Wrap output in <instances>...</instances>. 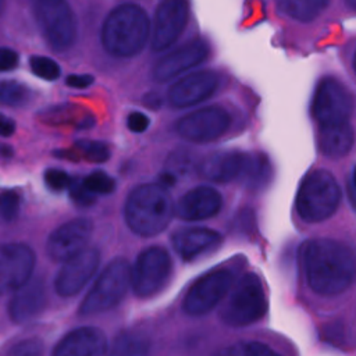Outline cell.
Listing matches in <instances>:
<instances>
[{
    "label": "cell",
    "mask_w": 356,
    "mask_h": 356,
    "mask_svg": "<svg viewBox=\"0 0 356 356\" xmlns=\"http://www.w3.org/2000/svg\"><path fill=\"white\" fill-rule=\"evenodd\" d=\"M231 124L229 114L222 107H206L186 114L177 122V132L184 139L196 143L216 140Z\"/></svg>",
    "instance_id": "8fae6325"
},
{
    "label": "cell",
    "mask_w": 356,
    "mask_h": 356,
    "mask_svg": "<svg viewBox=\"0 0 356 356\" xmlns=\"http://www.w3.org/2000/svg\"><path fill=\"white\" fill-rule=\"evenodd\" d=\"M100 254L96 249L86 248L81 253L64 261L58 271L54 286L60 296L76 295L93 277L99 267Z\"/></svg>",
    "instance_id": "9a60e30c"
},
{
    "label": "cell",
    "mask_w": 356,
    "mask_h": 356,
    "mask_svg": "<svg viewBox=\"0 0 356 356\" xmlns=\"http://www.w3.org/2000/svg\"><path fill=\"white\" fill-rule=\"evenodd\" d=\"M171 257L161 246L145 249L131 268V285L140 298H149L160 292L171 275Z\"/></svg>",
    "instance_id": "9c48e42d"
},
{
    "label": "cell",
    "mask_w": 356,
    "mask_h": 356,
    "mask_svg": "<svg viewBox=\"0 0 356 356\" xmlns=\"http://www.w3.org/2000/svg\"><path fill=\"white\" fill-rule=\"evenodd\" d=\"M193 165V156L188 150H175L165 161L161 179L165 185H174L177 178L185 177Z\"/></svg>",
    "instance_id": "83f0119b"
},
{
    "label": "cell",
    "mask_w": 356,
    "mask_h": 356,
    "mask_svg": "<svg viewBox=\"0 0 356 356\" xmlns=\"http://www.w3.org/2000/svg\"><path fill=\"white\" fill-rule=\"evenodd\" d=\"M353 188H356V167L353 168V172H352V179H350V182H349Z\"/></svg>",
    "instance_id": "f6af8a7d"
},
{
    "label": "cell",
    "mask_w": 356,
    "mask_h": 356,
    "mask_svg": "<svg viewBox=\"0 0 356 356\" xmlns=\"http://www.w3.org/2000/svg\"><path fill=\"white\" fill-rule=\"evenodd\" d=\"M253 356H280L275 350L261 342H253Z\"/></svg>",
    "instance_id": "60d3db41"
},
{
    "label": "cell",
    "mask_w": 356,
    "mask_h": 356,
    "mask_svg": "<svg viewBox=\"0 0 356 356\" xmlns=\"http://www.w3.org/2000/svg\"><path fill=\"white\" fill-rule=\"evenodd\" d=\"M209 56L206 42L196 39L181 46L175 51L164 56L153 68V78L159 82H167L182 72L199 65Z\"/></svg>",
    "instance_id": "2e32d148"
},
{
    "label": "cell",
    "mask_w": 356,
    "mask_h": 356,
    "mask_svg": "<svg viewBox=\"0 0 356 356\" xmlns=\"http://www.w3.org/2000/svg\"><path fill=\"white\" fill-rule=\"evenodd\" d=\"M232 273L227 268H216L197 278L188 289L182 309L189 316H202L214 309L232 286Z\"/></svg>",
    "instance_id": "30bf717a"
},
{
    "label": "cell",
    "mask_w": 356,
    "mask_h": 356,
    "mask_svg": "<svg viewBox=\"0 0 356 356\" xmlns=\"http://www.w3.org/2000/svg\"><path fill=\"white\" fill-rule=\"evenodd\" d=\"M35 253L24 243L0 245V293L17 291L32 275Z\"/></svg>",
    "instance_id": "7c38bea8"
},
{
    "label": "cell",
    "mask_w": 356,
    "mask_h": 356,
    "mask_svg": "<svg viewBox=\"0 0 356 356\" xmlns=\"http://www.w3.org/2000/svg\"><path fill=\"white\" fill-rule=\"evenodd\" d=\"M31 92L26 86L15 81L0 82V104L8 107H21L28 103Z\"/></svg>",
    "instance_id": "f1b7e54d"
},
{
    "label": "cell",
    "mask_w": 356,
    "mask_h": 356,
    "mask_svg": "<svg viewBox=\"0 0 356 356\" xmlns=\"http://www.w3.org/2000/svg\"><path fill=\"white\" fill-rule=\"evenodd\" d=\"M353 68H355V72H356V53H355V57H353Z\"/></svg>",
    "instance_id": "c3c4849f"
},
{
    "label": "cell",
    "mask_w": 356,
    "mask_h": 356,
    "mask_svg": "<svg viewBox=\"0 0 356 356\" xmlns=\"http://www.w3.org/2000/svg\"><path fill=\"white\" fill-rule=\"evenodd\" d=\"M129 284L131 266L125 259H114L107 264L83 298L79 313L92 316L113 309L125 296Z\"/></svg>",
    "instance_id": "8992f818"
},
{
    "label": "cell",
    "mask_w": 356,
    "mask_h": 356,
    "mask_svg": "<svg viewBox=\"0 0 356 356\" xmlns=\"http://www.w3.org/2000/svg\"><path fill=\"white\" fill-rule=\"evenodd\" d=\"M92 82H93V76L92 75H70L65 79V83L68 86H71V88H75V89L88 88Z\"/></svg>",
    "instance_id": "f35d334b"
},
{
    "label": "cell",
    "mask_w": 356,
    "mask_h": 356,
    "mask_svg": "<svg viewBox=\"0 0 356 356\" xmlns=\"http://www.w3.org/2000/svg\"><path fill=\"white\" fill-rule=\"evenodd\" d=\"M213 356H253V342H241L227 346Z\"/></svg>",
    "instance_id": "d590c367"
},
{
    "label": "cell",
    "mask_w": 356,
    "mask_h": 356,
    "mask_svg": "<svg viewBox=\"0 0 356 356\" xmlns=\"http://www.w3.org/2000/svg\"><path fill=\"white\" fill-rule=\"evenodd\" d=\"M149 18L136 4H122L114 8L102 28V43L107 53L115 57H132L146 44Z\"/></svg>",
    "instance_id": "3957f363"
},
{
    "label": "cell",
    "mask_w": 356,
    "mask_h": 356,
    "mask_svg": "<svg viewBox=\"0 0 356 356\" xmlns=\"http://www.w3.org/2000/svg\"><path fill=\"white\" fill-rule=\"evenodd\" d=\"M44 182L53 191H63L70 186L71 178L64 170L60 168H49L44 172Z\"/></svg>",
    "instance_id": "836d02e7"
},
{
    "label": "cell",
    "mask_w": 356,
    "mask_h": 356,
    "mask_svg": "<svg viewBox=\"0 0 356 356\" xmlns=\"http://www.w3.org/2000/svg\"><path fill=\"white\" fill-rule=\"evenodd\" d=\"M246 161L248 154L242 152L213 153L199 164V174L211 182H231L242 177Z\"/></svg>",
    "instance_id": "ffe728a7"
},
{
    "label": "cell",
    "mask_w": 356,
    "mask_h": 356,
    "mask_svg": "<svg viewBox=\"0 0 356 356\" xmlns=\"http://www.w3.org/2000/svg\"><path fill=\"white\" fill-rule=\"evenodd\" d=\"M11 147L10 146H7V145H0V154L3 156V157H8V156H11Z\"/></svg>",
    "instance_id": "7bdbcfd3"
},
{
    "label": "cell",
    "mask_w": 356,
    "mask_h": 356,
    "mask_svg": "<svg viewBox=\"0 0 356 356\" xmlns=\"http://www.w3.org/2000/svg\"><path fill=\"white\" fill-rule=\"evenodd\" d=\"M32 4H36V3H42V1H49V0H31Z\"/></svg>",
    "instance_id": "7dc6e473"
},
{
    "label": "cell",
    "mask_w": 356,
    "mask_h": 356,
    "mask_svg": "<svg viewBox=\"0 0 356 356\" xmlns=\"http://www.w3.org/2000/svg\"><path fill=\"white\" fill-rule=\"evenodd\" d=\"M19 211V195L14 191H4L0 193V220L10 222Z\"/></svg>",
    "instance_id": "1f68e13d"
},
{
    "label": "cell",
    "mask_w": 356,
    "mask_h": 356,
    "mask_svg": "<svg viewBox=\"0 0 356 356\" xmlns=\"http://www.w3.org/2000/svg\"><path fill=\"white\" fill-rule=\"evenodd\" d=\"M330 0H275L278 10L292 19L310 22L327 7Z\"/></svg>",
    "instance_id": "cb8c5ba5"
},
{
    "label": "cell",
    "mask_w": 356,
    "mask_h": 356,
    "mask_svg": "<svg viewBox=\"0 0 356 356\" xmlns=\"http://www.w3.org/2000/svg\"><path fill=\"white\" fill-rule=\"evenodd\" d=\"M348 193H349V199H350L353 207L356 209V188H353L350 184L348 186Z\"/></svg>",
    "instance_id": "b9f144b4"
},
{
    "label": "cell",
    "mask_w": 356,
    "mask_h": 356,
    "mask_svg": "<svg viewBox=\"0 0 356 356\" xmlns=\"http://www.w3.org/2000/svg\"><path fill=\"white\" fill-rule=\"evenodd\" d=\"M70 193L75 203L81 206H89L95 202V195L90 193L83 185V179H74L70 184Z\"/></svg>",
    "instance_id": "e575fe53"
},
{
    "label": "cell",
    "mask_w": 356,
    "mask_h": 356,
    "mask_svg": "<svg viewBox=\"0 0 356 356\" xmlns=\"http://www.w3.org/2000/svg\"><path fill=\"white\" fill-rule=\"evenodd\" d=\"M127 125L132 132H143L149 127V118L139 111H132L127 118Z\"/></svg>",
    "instance_id": "74e56055"
},
{
    "label": "cell",
    "mask_w": 356,
    "mask_h": 356,
    "mask_svg": "<svg viewBox=\"0 0 356 356\" xmlns=\"http://www.w3.org/2000/svg\"><path fill=\"white\" fill-rule=\"evenodd\" d=\"M218 86V75L214 71L192 72L168 90V102L174 107H189L210 97Z\"/></svg>",
    "instance_id": "e0dca14e"
},
{
    "label": "cell",
    "mask_w": 356,
    "mask_h": 356,
    "mask_svg": "<svg viewBox=\"0 0 356 356\" xmlns=\"http://www.w3.org/2000/svg\"><path fill=\"white\" fill-rule=\"evenodd\" d=\"M3 8H4V0H0V14H1Z\"/></svg>",
    "instance_id": "bcb514c9"
},
{
    "label": "cell",
    "mask_w": 356,
    "mask_h": 356,
    "mask_svg": "<svg viewBox=\"0 0 356 356\" xmlns=\"http://www.w3.org/2000/svg\"><path fill=\"white\" fill-rule=\"evenodd\" d=\"M355 143V132L349 122L320 127L318 146L324 156L341 159L346 156Z\"/></svg>",
    "instance_id": "603a6c76"
},
{
    "label": "cell",
    "mask_w": 356,
    "mask_h": 356,
    "mask_svg": "<svg viewBox=\"0 0 356 356\" xmlns=\"http://www.w3.org/2000/svg\"><path fill=\"white\" fill-rule=\"evenodd\" d=\"M175 211L172 200L163 185L145 184L135 188L125 202V221L140 236L160 234Z\"/></svg>",
    "instance_id": "7a4b0ae2"
},
{
    "label": "cell",
    "mask_w": 356,
    "mask_h": 356,
    "mask_svg": "<svg viewBox=\"0 0 356 356\" xmlns=\"http://www.w3.org/2000/svg\"><path fill=\"white\" fill-rule=\"evenodd\" d=\"M188 22L186 0H161L157 6L152 32V49L161 51L170 47Z\"/></svg>",
    "instance_id": "4fadbf2b"
},
{
    "label": "cell",
    "mask_w": 356,
    "mask_h": 356,
    "mask_svg": "<svg viewBox=\"0 0 356 356\" xmlns=\"http://www.w3.org/2000/svg\"><path fill=\"white\" fill-rule=\"evenodd\" d=\"M38 25L47 43L58 51L70 49L76 38V19L65 0L33 4Z\"/></svg>",
    "instance_id": "ba28073f"
},
{
    "label": "cell",
    "mask_w": 356,
    "mask_h": 356,
    "mask_svg": "<svg viewBox=\"0 0 356 356\" xmlns=\"http://www.w3.org/2000/svg\"><path fill=\"white\" fill-rule=\"evenodd\" d=\"M353 107L352 92L337 78L325 76L316 86L312 113L320 127L348 122Z\"/></svg>",
    "instance_id": "52a82bcc"
},
{
    "label": "cell",
    "mask_w": 356,
    "mask_h": 356,
    "mask_svg": "<svg viewBox=\"0 0 356 356\" xmlns=\"http://www.w3.org/2000/svg\"><path fill=\"white\" fill-rule=\"evenodd\" d=\"M43 342L38 338H26L10 348L7 356H42Z\"/></svg>",
    "instance_id": "d6a6232c"
},
{
    "label": "cell",
    "mask_w": 356,
    "mask_h": 356,
    "mask_svg": "<svg viewBox=\"0 0 356 356\" xmlns=\"http://www.w3.org/2000/svg\"><path fill=\"white\" fill-rule=\"evenodd\" d=\"M107 339L96 327H79L68 332L53 349L51 356H104Z\"/></svg>",
    "instance_id": "d6986e66"
},
{
    "label": "cell",
    "mask_w": 356,
    "mask_h": 356,
    "mask_svg": "<svg viewBox=\"0 0 356 356\" xmlns=\"http://www.w3.org/2000/svg\"><path fill=\"white\" fill-rule=\"evenodd\" d=\"M15 131V124L11 118L0 114V136L7 138L10 135H13Z\"/></svg>",
    "instance_id": "ab89813d"
},
{
    "label": "cell",
    "mask_w": 356,
    "mask_h": 356,
    "mask_svg": "<svg viewBox=\"0 0 356 356\" xmlns=\"http://www.w3.org/2000/svg\"><path fill=\"white\" fill-rule=\"evenodd\" d=\"M150 349L149 338L139 331H124L118 334L110 349L108 356H147Z\"/></svg>",
    "instance_id": "d4e9b609"
},
{
    "label": "cell",
    "mask_w": 356,
    "mask_h": 356,
    "mask_svg": "<svg viewBox=\"0 0 356 356\" xmlns=\"http://www.w3.org/2000/svg\"><path fill=\"white\" fill-rule=\"evenodd\" d=\"M18 65V54L10 47H0V71H11Z\"/></svg>",
    "instance_id": "8d00e7d4"
},
{
    "label": "cell",
    "mask_w": 356,
    "mask_h": 356,
    "mask_svg": "<svg viewBox=\"0 0 356 356\" xmlns=\"http://www.w3.org/2000/svg\"><path fill=\"white\" fill-rule=\"evenodd\" d=\"M222 206V197L211 186H196L188 191L177 203L175 214L185 221H200L216 216Z\"/></svg>",
    "instance_id": "ac0fdd59"
},
{
    "label": "cell",
    "mask_w": 356,
    "mask_h": 356,
    "mask_svg": "<svg viewBox=\"0 0 356 356\" xmlns=\"http://www.w3.org/2000/svg\"><path fill=\"white\" fill-rule=\"evenodd\" d=\"M300 259L307 285L321 296L339 295L356 280V252L341 241L309 239L300 248Z\"/></svg>",
    "instance_id": "6da1fadb"
},
{
    "label": "cell",
    "mask_w": 356,
    "mask_h": 356,
    "mask_svg": "<svg viewBox=\"0 0 356 356\" xmlns=\"http://www.w3.org/2000/svg\"><path fill=\"white\" fill-rule=\"evenodd\" d=\"M341 202V188L327 170H313L300 182L296 211L303 221L320 222L330 218Z\"/></svg>",
    "instance_id": "277c9868"
},
{
    "label": "cell",
    "mask_w": 356,
    "mask_h": 356,
    "mask_svg": "<svg viewBox=\"0 0 356 356\" xmlns=\"http://www.w3.org/2000/svg\"><path fill=\"white\" fill-rule=\"evenodd\" d=\"M83 185L93 195H107L115 188L114 179L103 171H93L83 178Z\"/></svg>",
    "instance_id": "4dcf8cb0"
},
{
    "label": "cell",
    "mask_w": 356,
    "mask_h": 356,
    "mask_svg": "<svg viewBox=\"0 0 356 356\" xmlns=\"http://www.w3.org/2000/svg\"><path fill=\"white\" fill-rule=\"evenodd\" d=\"M175 252L184 260H192L221 243V235L210 228L192 227L177 229L171 236Z\"/></svg>",
    "instance_id": "44dd1931"
},
{
    "label": "cell",
    "mask_w": 356,
    "mask_h": 356,
    "mask_svg": "<svg viewBox=\"0 0 356 356\" xmlns=\"http://www.w3.org/2000/svg\"><path fill=\"white\" fill-rule=\"evenodd\" d=\"M60 156L67 157V159H72V160L83 159L89 163H103L110 157V150L102 142L78 140L70 150L61 152Z\"/></svg>",
    "instance_id": "4316f807"
},
{
    "label": "cell",
    "mask_w": 356,
    "mask_h": 356,
    "mask_svg": "<svg viewBox=\"0 0 356 356\" xmlns=\"http://www.w3.org/2000/svg\"><path fill=\"white\" fill-rule=\"evenodd\" d=\"M345 3L348 4L349 8H352L353 11H356V0H345Z\"/></svg>",
    "instance_id": "ee69618b"
},
{
    "label": "cell",
    "mask_w": 356,
    "mask_h": 356,
    "mask_svg": "<svg viewBox=\"0 0 356 356\" xmlns=\"http://www.w3.org/2000/svg\"><path fill=\"white\" fill-rule=\"evenodd\" d=\"M29 65L32 72L46 81H54L60 76L61 70L60 65L50 57L44 56H32L29 60Z\"/></svg>",
    "instance_id": "f546056e"
},
{
    "label": "cell",
    "mask_w": 356,
    "mask_h": 356,
    "mask_svg": "<svg viewBox=\"0 0 356 356\" xmlns=\"http://www.w3.org/2000/svg\"><path fill=\"white\" fill-rule=\"evenodd\" d=\"M47 302L46 288L40 280L28 281L15 291L8 305V313L13 321L26 323L42 313Z\"/></svg>",
    "instance_id": "7402d4cb"
},
{
    "label": "cell",
    "mask_w": 356,
    "mask_h": 356,
    "mask_svg": "<svg viewBox=\"0 0 356 356\" xmlns=\"http://www.w3.org/2000/svg\"><path fill=\"white\" fill-rule=\"evenodd\" d=\"M266 312L264 286L254 273H246L231 289L221 310V320L231 327H245L263 318Z\"/></svg>",
    "instance_id": "5b68a950"
},
{
    "label": "cell",
    "mask_w": 356,
    "mask_h": 356,
    "mask_svg": "<svg viewBox=\"0 0 356 356\" xmlns=\"http://www.w3.org/2000/svg\"><path fill=\"white\" fill-rule=\"evenodd\" d=\"M271 177V167L263 154H248V161L241 179L250 188L264 186Z\"/></svg>",
    "instance_id": "484cf974"
},
{
    "label": "cell",
    "mask_w": 356,
    "mask_h": 356,
    "mask_svg": "<svg viewBox=\"0 0 356 356\" xmlns=\"http://www.w3.org/2000/svg\"><path fill=\"white\" fill-rule=\"evenodd\" d=\"M93 225L88 218H75L54 229L47 239V253L56 261H67L86 249Z\"/></svg>",
    "instance_id": "5bb4252c"
}]
</instances>
